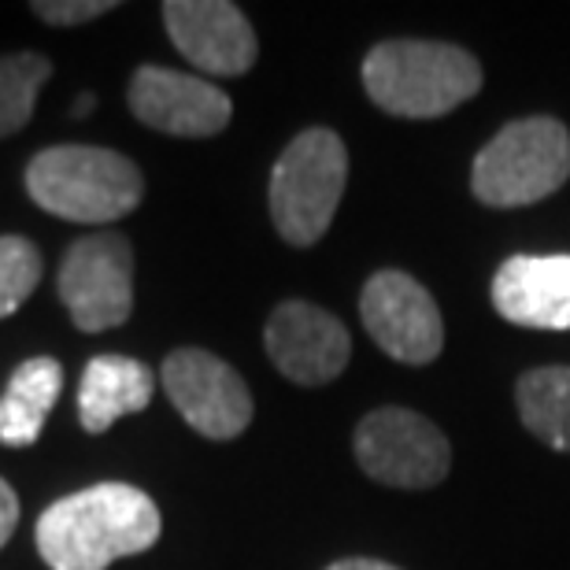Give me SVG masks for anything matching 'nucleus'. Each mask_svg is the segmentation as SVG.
I'll return each mask as SVG.
<instances>
[{
  "label": "nucleus",
  "instance_id": "nucleus-2",
  "mask_svg": "<svg viewBox=\"0 0 570 570\" xmlns=\"http://www.w3.org/2000/svg\"><path fill=\"white\" fill-rule=\"evenodd\" d=\"M360 75L371 105L396 119H441L485 82L482 63L460 45L415 38L374 45Z\"/></svg>",
  "mask_w": 570,
  "mask_h": 570
},
{
  "label": "nucleus",
  "instance_id": "nucleus-14",
  "mask_svg": "<svg viewBox=\"0 0 570 570\" xmlns=\"http://www.w3.org/2000/svg\"><path fill=\"white\" fill-rule=\"evenodd\" d=\"M156 379L141 360L116 356H94L82 371V385H78V419L89 433H105L119 423L122 415L145 412L153 401Z\"/></svg>",
  "mask_w": 570,
  "mask_h": 570
},
{
  "label": "nucleus",
  "instance_id": "nucleus-12",
  "mask_svg": "<svg viewBox=\"0 0 570 570\" xmlns=\"http://www.w3.org/2000/svg\"><path fill=\"white\" fill-rule=\"evenodd\" d=\"M164 27L175 49L204 75L237 78L259 56L253 22L226 0H167Z\"/></svg>",
  "mask_w": 570,
  "mask_h": 570
},
{
  "label": "nucleus",
  "instance_id": "nucleus-20",
  "mask_svg": "<svg viewBox=\"0 0 570 570\" xmlns=\"http://www.w3.org/2000/svg\"><path fill=\"white\" fill-rule=\"evenodd\" d=\"M19 527V497L4 478H0V549L8 544V538Z\"/></svg>",
  "mask_w": 570,
  "mask_h": 570
},
{
  "label": "nucleus",
  "instance_id": "nucleus-11",
  "mask_svg": "<svg viewBox=\"0 0 570 570\" xmlns=\"http://www.w3.org/2000/svg\"><path fill=\"white\" fill-rule=\"evenodd\" d=\"M264 345L271 363L296 385L334 382L352 360L348 326L307 301H282L267 318Z\"/></svg>",
  "mask_w": 570,
  "mask_h": 570
},
{
  "label": "nucleus",
  "instance_id": "nucleus-22",
  "mask_svg": "<svg viewBox=\"0 0 570 570\" xmlns=\"http://www.w3.org/2000/svg\"><path fill=\"white\" fill-rule=\"evenodd\" d=\"M94 105H97L94 94H82V97H78V105H75V116H86V111H94Z\"/></svg>",
  "mask_w": 570,
  "mask_h": 570
},
{
  "label": "nucleus",
  "instance_id": "nucleus-19",
  "mask_svg": "<svg viewBox=\"0 0 570 570\" xmlns=\"http://www.w3.org/2000/svg\"><path fill=\"white\" fill-rule=\"evenodd\" d=\"M116 11L111 0H38L33 4V16H41L49 27H78V22H89V19H100Z\"/></svg>",
  "mask_w": 570,
  "mask_h": 570
},
{
  "label": "nucleus",
  "instance_id": "nucleus-1",
  "mask_svg": "<svg viewBox=\"0 0 570 570\" xmlns=\"http://www.w3.org/2000/svg\"><path fill=\"white\" fill-rule=\"evenodd\" d=\"M159 530L164 519L145 489L100 482L45 508L33 538L52 570H108L116 560L153 549Z\"/></svg>",
  "mask_w": 570,
  "mask_h": 570
},
{
  "label": "nucleus",
  "instance_id": "nucleus-8",
  "mask_svg": "<svg viewBox=\"0 0 570 570\" xmlns=\"http://www.w3.org/2000/svg\"><path fill=\"white\" fill-rule=\"evenodd\" d=\"M360 318L374 345L407 367H426L444 348L441 307L407 271H374L360 293Z\"/></svg>",
  "mask_w": 570,
  "mask_h": 570
},
{
  "label": "nucleus",
  "instance_id": "nucleus-9",
  "mask_svg": "<svg viewBox=\"0 0 570 570\" xmlns=\"http://www.w3.org/2000/svg\"><path fill=\"white\" fill-rule=\"evenodd\" d=\"M175 412L208 441H234L253 423V393L230 363L208 348H175L159 367Z\"/></svg>",
  "mask_w": 570,
  "mask_h": 570
},
{
  "label": "nucleus",
  "instance_id": "nucleus-3",
  "mask_svg": "<svg viewBox=\"0 0 570 570\" xmlns=\"http://www.w3.org/2000/svg\"><path fill=\"white\" fill-rule=\"evenodd\" d=\"M30 200L67 223H116L145 197L134 159L97 145H52L27 164Z\"/></svg>",
  "mask_w": 570,
  "mask_h": 570
},
{
  "label": "nucleus",
  "instance_id": "nucleus-16",
  "mask_svg": "<svg viewBox=\"0 0 570 570\" xmlns=\"http://www.w3.org/2000/svg\"><path fill=\"white\" fill-rule=\"evenodd\" d=\"M519 419L541 444L570 452V367H533L515 385Z\"/></svg>",
  "mask_w": 570,
  "mask_h": 570
},
{
  "label": "nucleus",
  "instance_id": "nucleus-15",
  "mask_svg": "<svg viewBox=\"0 0 570 570\" xmlns=\"http://www.w3.org/2000/svg\"><path fill=\"white\" fill-rule=\"evenodd\" d=\"M63 367L52 356H33L19 363L4 396H0V444L27 449L41 438L45 419L60 401Z\"/></svg>",
  "mask_w": 570,
  "mask_h": 570
},
{
  "label": "nucleus",
  "instance_id": "nucleus-5",
  "mask_svg": "<svg viewBox=\"0 0 570 570\" xmlns=\"http://www.w3.org/2000/svg\"><path fill=\"white\" fill-rule=\"evenodd\" d=\"M348 148L341 134L312 127L282 148L271 170V219L282 242L293 248H312L323 242L345 197Z\"/></svg>",
  "mask_w": 570,
  "mask_h": 570
},
{
  "label": "nucleus",
  "instance_id": "nucleus-7",
  "mask_svg": "<svg viewBox=\"0 0 570 570\" xmlns=\"http://www.w3.org/2000/svg\"><path fill=\"white\" fill-rule=\"evenodd\" d=\"M60 301L86 334H105L127 323L134 312V253L127 237L100 230L67 248Z\"/></svg>",
  "mask_w": 570,
  "mask_h": 570
},
{
  "label": "nucleus",
  "instance_id": "nucleus-17",
  "mask_svg": "<svg viewBox=\"0 0 570 570\" xmlns=\"http://www.w3.org/2000/svg\"><path fill=\"white\" fill-rule=\"evenodd\" d=\"M52 75V63L41 52L0 56V138L19 134L33 116V100L45 78Z\"/></svg>",
  "mask_w": 570,
  "mask_h": 570
},
{
  "label": "nucleus",
  "instance_id": "nucleus-13",
  "mask_svg": "<svg viewBox=\"0 0 570 570\" xmlns=\"http://www.w3.org/2000/svg\"><path fill=\"white\" fill-rule=\"evenodd\" d=\"M493 307L511 326L527 330H570V253L511 256L497 267L489 285Z\"/></svg>",
  "mask_w": 570,
  "mask_h": 570
},
{
  "label": "nucleus",
  "instance_id": "nucleus-4",
  "mask_svg": "<svg viewBox=\"0 0 570 570\" xmlns=\"http://www.w3.org/2000/svg\"><path fill=\"white\" fill-rule=\"evenodd\" d=\"M570 181V130L552 116H527L493 134L471 167V193L485 208H527Z\"/></svg>",
  "mask_w": 570,
  "mask_h": 570
},
{
  "label": "nucleus",
  "instance_id": "nucleus-18",
  "mask_svg": "<svg viewBox=\"0 0 570 570\" xmlns=\"http://www.w3.org/2000/svg\"><path fill=\"white\" fill-rule=\"evenodd\" d=\"M41 282L38 245L19 234L0 237V318L16 315Z\"/></svg>",
  "mask_w": 570,
  "mask_h": 570
},
{
  "label": "nucleus",
  "instance_id": "nucleus-10",
  "mask_svg": "<svg viewBox=\"0 0 570 570\" xmlns=\"http://www.w3.org/2000/svg\"><path fill=\"white\" fill-rule=\"evenodd\" d=\"M127 100L145 127L170 138H215L230 127L234 116V100L215 82L156 63L134 71Z\"/></svg>",
  "mask_w": 570,
  "mask_h": 570
},
{
  "label": "nucleus",
  "instance_id": "nucleus-21",
  "mask_svg": "<svg viewBox=\"0 0 570 570\" xmlns=\"http://www.w3.org/2000/svg\"><path fill=\"white\" fill-rule=\"evenodd\" d=\"M326 570H401V567H393V563H385V560H371V556H352V560L330 563Z\"/></svg>",
  "mask_w": 570,
  "mask_h": 570
},
{
  "label": "nucleus",
  "instance_id": "nucleus-6",
  "mask_svg": "<svg viewBox=\"0 0 570 570\" xmlns=\"http://www.w3.org/2000/svg\"><path fill=\"white\" fill-rule=\"evenodd\" d=\"M360 471L390 489H433L452 471V444L412 407H374L352 433Z\"/></svg>",
  "mask_w": 570,
  "mask_h": 570
}]
</instances>
